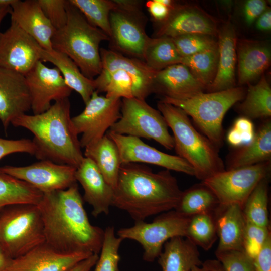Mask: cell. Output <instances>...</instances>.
<instances>
[{"label": "cell", "instance_id": "6da1fadb", "mask_svg": "<svg viewBox=\"0 0 271 271\" xmlns=\"http://www.w3.org/2000/svg\"><path fill=\"white\" fill-rule=\"evenodd\" d=\"M37 205L47 245L64 254L100 253L104 230L90 223L76 183L43 194Z\"/></svg>", "mask_w": 271, "mask_h": 271}, {"label": "cell", "instance_id": "7a4b0ae2", "mask_svg": "<svg viewBox=\"0 0 271 271\" xmlns=\"http://www.w3.org/2000/svg\"><path fill=\"white\" fill-rule=\"evenodd\" d=\"M182 193L170 170L155 173L139 163L122 164L112 206L126 212L135 221H144L174 210Z\"/></svg>", "mask_w": 271, "mask_h": 271}, {"label": "cell", "instance_id": "3957f363", "mask_svg": "<svg viewBox=\"0 0 271 271\" xmlns=\"http://www.w3.org/2000/svg\"><path fill=\"white\" fill-rule=\"evenodd\" d=\"M11 124L24 128L33 134L34 156L41 160L77 168L84 158L70 117L68 98L55 101L41 113L22 114Z\"/></svg>", "mask_w": 271, "mask_h": 271}, {"label": "cell", "instance_id": "277c9868", "mask_svg": "<svg viewBox=\"0 0 271 271\" xmlns=\"http://www.w3.org/2000/svg\"><path fill=\"white\" fill-rule=\"evenodd\" d=\"M157 107L173 132L177 156L193 168L197 178L203 181L225 170L219 149L196 130L183 110L161 100Z\"/></svg>", "mask_w": 271, "mask_h": 271}, {"label": "cell", "instance_id": "5b68a950", "mask_svg": "<svg viewBox=\"0 0 271 271\" xmlns=\"http://www.w3.org/2000/svg\"><path fill=\"white\" fill-rule=\"evenodd\" d=\"M102 68L93 79L95 91L106 97L145 99L153 90L156 71L142 60L100 48Z\"/></svg>", "mask_w": 271, "mask_h": 271}, {"label": "cell", "instance_id": "8992f818", "mask_svg": "<svg viewBox=\"0 0 271 271\" xmlns=\"http://www.w3.org/2000/svg\"><path fill=\"white\" fill-rule=\"evenodd\" d=\"M66 9L67 23L56 31L52 38V48L67 55L84 75L93 80L102 68L100 44L110 39L91 25L69 0L67 1Z\"/></svg>", "mask_w": 271, "mask_h": 271}, {"label": "cell", "instance_id": "52a82bcc", "mask_svg": "<svg viewBox=\"0 0 271 271\" xmlns=\"http://www.w3.org/2000/svg\"><path fill=\"white\" fill-rule=\"evenodd\" d=\"M245 92L242 87L201 93L184 100L163 97L161 101L183 110L193 119L203 135L219 149L223 144L222 121L227 111L242 100Z\"/></svg>", "mask_w": 271, "mask_h": 271}, {"label": "cell", "instance_id": "ba28073f", "mask_svg": "<svg viewBox=\"0 0 271 271\" xmlns=\"http://www.w3.org/2000/svg\"><path fill=\"white\" fill-rule=\"evenodd\" d=\"M44 243L43 220L37 205H11L0 212V245L12 259Z\"/></svg>", "mask_w": 271, "mask_h": 271}, {"label": "cell", "instance_id": "9c48e42d", "mask_svg": "<svg viewBox=\"0 0 271 271\" xmlns=\"http://www.w3.org/2000/svg\"><path fill=\"white\" fill-rule=\"evenodd\" d=\"M109 131L153 140L169 150L174 148L173 137L164 117L145 100L134 97L122 99L120 118Z\"/></svg>", "mask_w": 271, "mask_h": 271}, {"label": "cell", "instance_id": "30bf717a", "mask_svg": "<svg viewBox=\"0 0 271 271\" xmlns=\"http://www.w3.org/2000/svg\"><path fill=\"white\" fill-rule=\"evenodd\" d=\"M190 218L172 210L162 213L151 223L136 221L131 227L118 230L117 236L137 241L143 247V259L153 262L162 252L164 244L175 237H185Z\"/></svg>", "mask_w": 271, "mask_h": 271}, {"label": "cell", "instance_id": "8fae6325", "mask_svg": "<svg viewBox=\"0 0 271 271\" xmlns=\"http://www.w3.org/2000/svg\"><path fill=\"white\" fill-rule=\"evenodd\" d=\"M270 161L224 170L202 181L215 195L220 206L237 204L243 208L258 184L269 176Z\"/></svg>", "mask_w": 271, "mask_h": 271}, {"label": "cell", "instance_id": "7c38bea8", "mask_svg": "<svg viewBox=\"0 0 271 271\" xmlns=\"http://www.w3.org/2000/svg\"><path fill=\"white\" fill-rule=\"evenodd\" d=\"M98 93L94 91L83 111L71 118L76 133L82 134L81 148L100 141L121 116V99Z\"/></svg>", "mask_w": 271, "mask_h": 271}, {"label": "cell", "instance_id": "4fadbf2b", "mask_svg": "<svg viewBox=\"0 0 271 271\" xmlns=\"http://www.w3.org/2000/svg\"><path fill=\"white\" fill-rule=\"evenodd\" d=\"M76 168L49 160L26 166H5L0 172L31 185L43 194L66 189L76 183Z\"/></svg>", "mask_w": 271, "mask_h": 271}, {"label": "cell", "instance_id": "5bb4252c", "mask_svg": "<svg viewBox=\"0 0 271 271\" xmlns=\"http://www.w3.org/2000/svg\"><path fill=\"white\" fill-rule=\"evenodd\" d=\"M107 135L115 144L121 165L143 163L157 165L168 170L195 176L193 168L177 155L164 153L147 145L140 138L108 131Z\"/></svg>", "mask_w": 271, "mask_h": 271}, {"label": "cell", "instance_id": "9a60e30c", "mask_svg": "<svg viewBox=\"0 0 271 271\" xmlns=\"http://www.w3.org/2000/svg\"><path fill=\"white\" fill-rule=\"evenodd\" d=\"M25 77L31 96V110L33 114L46 111L53 101L68 98L72 91L56 67H48L41 60Z\"/></svg>", "mask_w": 271, "mask_h": 271}, {"label": "cell", "instance_id": "2e32d148", "mask_svg": "<svg viewBox=\"0 0 271 271\" xmlns=\"http://www.w3.org/2000/svg\"><path fill=\"white\" fill-rule=\"evenodd\" d=\"M37 41L15 22L0 33V67L25 75L39 60Z\"/></svg>", "mask_w": 271, "mask_h": 271}, {"label": "cell", "instance_id": "e0dca14e", "mask_svg": "<svg viewBox=\"0 0 271 271\" xmlns=\"http://www.w3.org/2000/svg\"><path fill=\"white\" fill-rule=\"evenodd\" d=\"M31 109V96L25 76L0 67V121L5 129Z\"/></svg>", "mask_w": 271, "mask_h": 271}, {"label": "cell", "instance_id": "ac0fdd59", "mask_svg": "<svg viewBox=\"0 0 271 271\" xmlns=\"http://www.w3.org/2000/svg\"><path fill=\"white\" fill-rule=\"evenodd\" d=\"M91 255L83 252L60 253L44 243L13 259L4 271H68Z\"/></svg>", "mask_w": 271, "mask_h": 271}, {"label": "cell", "instance_id": "d6986e66", "mask_svg": "<svg viewBox=\"0 0 271 271\" xmlns=\"http://www.w3.org/2000/svg\"><path fill=\"white\" fill-rule=\"evenodd\" d=\"M133 14L116 9L111 12L109 21L112 39L123 52L143 60L144 53L150 39L143 26Z\"/></svg>", "mask_w": 271, "mask_h": 271}, {"label": "cell", "instance_id": "ffe728a7", "mask_svg": "<svg viewBox=\"0 0 271 271\" xmlns=\"http://www.w3.org/2000/svg\"><path fill=\"white\" fill-rule=\"evenodd\" d=\"M75 178L84 190V200L92 207V215L97 217L101 214H108L114 190L91 159L84 157L76 168Z\"/></svg>", "mask_w": 271, "mask_h": 271}, {"label": "cell", "instance_id": "44dd1931", "mask_svg": "<svg viewBox=\"0 0 271 271\" xmlns=\"http://www.w3.org/2000/svg\"><path fill=\"white\" fill-rule=\"evenodd\" d=\"M11 21L47 50H52L56 30L42 11L37 0H14L11 5Z\"/></svg>", "mask_w": 271, "mask_h": 271}, {"label": "cell", "instance_id": "7402d4cb", "mask_svg": "<svg viewBox=\"0 0 271 271\" xmlns=\"http://www.w3.org/2000/svg\"><path fill=\"white\" fill-rule=\"evenodd\" d=\"M205 89L189 69L179 63L156 72L153 93L163 97L184 100L204 92Z\"/></svg>", "mask_w": 271, "mask_h": 271}, {"label": "cell", "instance_id": "603a6c76", "mask_svg": "<svg viewBox=\"0 0 271 271\" xmlns=\"http://www.w3.org/2000/svg\"><path fill=\"white\" fill-rule=\"evenodd\" d=\"M216 31L212 21L200 11L187 7H176L162 22L156 37L173 38L191 34L212 36Z\"/></svg>", "mask_w": 271, "mask_h": 271}, {"label": "cell", "instance_id": "cb8c5ba5", "mask_svg": "<svg viewBox=\"0 0 271 271\" xmlns=\"http://www.w3.org/2000/svg\"><path fill=\"white\" fill-rule=\"evenodd\" d=\"M215 218L219 238L216 250H243L246 221L242 208L237 204L220 206Z\"/></svg>", "mask_w": 271, "mask_h": 271}, {"label": "cell", "instance_id": "d4e9b609", "mask_svg": "<svg viewBox=\"0 0 271 271\" xmlns=\"http://www.w3.org/2000/svg\"><path fill=\"white\" fill-rule=\"evenodd\" d=\"M218 44V61L215 77L209 92L220 91L234 87L236 62V37L234 27L228 24L221 30Z\"/></svg>", "mask_w": 271, "mask_h": 271}, {"label": "cell", "instance_id": "484cf974", "mask_svg": "<svg viewBox=\"0 0 271 271\" xmlns=\"http://www.w3.org/2000/svg\"><path fill=\"white\" fill-rule=\"evenodd\" d=\"M163 248L158 257L162 271H190L202 265L197 246L186 237L171 238Z\"/></svg>", "mask_w": 271, "mask_h": 271}, {"label": "cell", "instance_id": "4316f807", "mask_svg": "<svg viewBox=\"0 0 271 271\" xmlns=\"http://www.w3.org/2000/svg\"><path fill=\"white\" fill-rule=\"evenodd\" d=\"M39 52L40 60L53 64L60 72L66 84L81 96L86 104L95 91L93 79L84 75L76 63L63 53L42 47Z\"/></svg>", "mask_w": 271, "mask_h": 271}, {"label": "cell", "instance_id": "83f0119b", "mask_svg": "<svg viewBox=\"0 0 271 271\" xmlns=\"http://www.w3.org/2000/svg\"><path fill=\"white\" fill-rule=\"evenodd\" d=\"M271 122L267 120L258 128L253 140L235 152L228 169H234L270 161Z\"/></svg>", "mask_w": 271, "mask_h": 271}, {"label": "cell", "instance_id": "f1b7e54d", "mask_svg": "<svg viewBox=\"0 0 271 271\" xmlns=\"http://www.w3.org/2000/svg\"><path fill=\"white\" fill-rule=\"evenodd\" d=\"M238 59V83H249L269 66L270 50L263 44L244 41L239 46Z\"/></svg>", "mask_w": 271, "mask_h": 271}, {"label": "cell", "instance_id": "f546056e", "mask_svg": "<svg viewBox=\"0 0 271 271\" xmlns=\"http://www.w3.org/2000/svg\"><path fill=\"white\" fill-rule=\"evenodd\" d=\"M83 155L94 162L107 183L114 191L121 165L114 142L106 134L100 141L85 148Z\"/></svg>", "mask_w": 271, "mask_h": 271}, {"label": "cell", "instance_id": "4dcf8cb0", "mask_svg": "<svg viewBox=\"0 0 271 271\" xmlns=\"http://www.w3.org/2000/svg\"><path fill=\"white\" fill-rule=\"evenodd\" d=\"M219 207L215 195L202 183L182 191L174 210L184 217L190 218L200 214H215Z\"/></svg>", "mask_w": 271, "mask_h": 271}, {"label": "cell", "instance_id": "1f68e13d", "mask_svg": "<svg viewBox=\"0 0 271 271\" xmlns=\"http://www.w3.org/2000/svg\"><path fill=\"white\" fill-rule=\"evenodd\" d=\"M43 196V193L31 185L0 172V212L11 205H37Z\"/></svg>", "mask_w": 271, "mask_h": 271}, {"label": "cell", "instance_id": "d6a6232c", "mask_svg": "<svg viewBox=\"0 0 271 271\" xmlns=\"http://www.w3.org/2000/svg\"><path fill=\"white\" fill-rule=\"evenodd\" d=\"M238 110L249 119L268 118L271 115V88L264 76L255 85H249Z\"/></svg>", "mask_w": 271, "mask_h": 271}, {"label": "cell", "instance_id": "836d02e7", "mask_svg": "<svg viewBox=\"0 0 271 271\" xmlns=\"http://www.w3.org/2000/svg\"><path fill=\"white\" fill-rule=\"evenodd\" d=\"M180 55L171 38H150L143 61L151 69L159 71L170 66L181 63Z\"/></svg>", "mask_w": 271, "mask_h": 271}, {"label": "cell", "instance_id": "e575fe53", "mask_svg": "<svg viewBox=\"0 0 271 271\" xmlns=\"http://www.w3.org/2000/svg\"><path fill=\"white\" fill-rule=\"evenodd\" d=\"M218 61L217 47L182 57L181 63L189 69L194 77L205 89H209L216 74Z\"/></svg>", "mask_w": 271, "mask_h": 271}, {"label": "cell", "instance_id": "d590c367", "mask_svg": "<svg viewBox=\"0 0 271 271\" xmlns=\"http://www.w3.org/2000/svg\"><path fill=\"white\" fill-rule=\"evenodd\" d=\"M268 177L261 180L247 199L242 208L246 222L270 227L268 218Z\"/></svg>", "mask_w": 271, "mask_h": 271}, {"label": "cell", "instance_id": "8d00e7d4", "mask_svg": "<svg viewBox=\"0 0 271 271\" xmlns=\"http://www.w3.org/2000/svg\"><path fill=\"white\" fill-rule=\"evenodd\" d=\"M92 26L99 29L110 39L111 30L109 16L117 8L114 1L69 0Z\"/></svg>", "mask_w": 271, "mask_h": 271}, {"label": "cell", "instance_id": "74e56055", "mask_svg": "<svg viewBox=\"0 0 271 271\" xmlns=\"http://www.w3.org/2000/svg\"><path fill=\"white\" fill-rule=\"evenodd\" d=\"M185 237L204 250L211 249L218 238L215 214H200L190 217Z\"/></svg>", "mask_w": 271, "mask_h": 271}, {"label": "cell", "instance_id": "f35d334b", "mask_svg": "<svg viewBox=\"0 0 271 271\" xmlns=\"http://www.w3.org/2000/svg\"><path fill=\"white\" fill-rule=\"evenodd\" d=\"M122 241V238L116 236L113 226L106 228L100 255L94 271H120L119 249Z\"/></svg>", "mask_w": 271, "mask_h": 271}, {"label": "cell", "instance_id": "ab89813d", "mask_svg": "<svg viewBox=\"0 0 271 271\" xmlns=\"http://www.w3.org/2000/svg\"><path fill=\"white\" fill-rule=\"evenodd\" d=\"M177 51L182 57L218 47V44L210 36L191 34L172 38Z\"/></svg>", "mask_w": 271, "mask_h": 271}, {"label": "cell", "instance_id": "60d3db41", "mask_svg": "<svg viewBox=\"0 0 271 271\" xmlns=\"http://www.w3.org/2000/svg\"><path fill=\"white\" fill-rule=\"evenodd\" d=\"M270 236V227L246 222L243 242V251L253 260Z\"/></svg>", "mask_w": 271, "mask_h": 271}, {"label": "cell", "instance_id": "b9f144b4", "mask_svg": "<svg viewBox=\"0 0 271 271\" xmlns=\"http://www.w3.org/2000/svg\"><path fill=\"white\" fill-rule=\"evenodd\" d=\"M215 255L224 271H255L253 260L243 250H216Z\"/></svg>", "mask_w": 271, "mask_h": 271}, {"label": "cell", "instance_id": "7bdbcfd3", "mask_svg": "<svg viewBox=\"0 0 271 271\" xmlns=\"http://www.w3.org/2000/svg\"><path fill=\"white\" fill-rule=\"evenodd\" d=\"M44 14L56 30L62 28L67 21L66 0H37Z\"/></svg>", "mask_w": 271, "mask_h": 271}, {"label": "cell", "instance_id": "ee69618b", "mask_svg": "<svg viewBox=\"0 0 271 271\" xmlns=\"http://www.w3.org/2000/svg\"><path fill=\"white\" fill-rule=\"evenodd\" d=\"M35 151L32 140L26 139L8 140L0 138V160L15 153H26L34 155Z\"/></svg>", "mask_w": 271, "mask_h": 271}, {"label": "cell", "instance_id": "f6af8a7d", "mask_svg": "<svg viewBox=\"0 0 271 271\" xmlns=\"http://www.w3.org/2000/svg\"><path fill=\"white\" fill-rule=\"evenodd\" d=\"M266 9V3L264 1H247L243 7V14L247 24L251 25Z\"/></svg>", "mask_w": 271, "mask_h": 271}, {"label": "cell", "instance_id": "bcb514c9", "mask_svg": "<svg viewBox=\"0 0 271 271\" xmlns=\"http://www.w3.org/2000/svg\"><path fill=\"white\" fill-rule=\"evenodd\" d=\"M255 271H271V236L253 259Z\"/></svg>", "mask_w": 271, "mask_h": 271}, {"label": "cell", "instance_id": "7dc6e473", "mask_svg": "<svg viewBox=\"0 0 271 271\" xmlns=\"http://www.w3.org/2000/svg\"><path fill=\"white\" fill-rule=\"evenodd\" d=\"M233 127L240 134L244 146L253 140L255 132L253 124L250 119L245 117L238 118L235 121Z\"/></svg>", "mask_w": 271, "mask_h": 271}, {"label": "cell", "instance_id": "c3c4849f", "mask_svg": "<svg viewBox=\"0 0 271 271\" xmlns=\"http://www.w3.org/2000/svg\"><path fill=\"white\" fill-rule=\"evenodd\" d=\"M146 7L153 19L163 22L169 16L171 10L159 0H150L146 3Z\"/></svg>", "mask_w": 271, "mask_h": 271}, {"label": "cell", "instance_id": "681fc988", "mask_svg": "<svg viewBox=\"0 0 271 271\" xmlns=\"http://www.w3.org/2000/svg\"><path fill=\"white\" fill-rule=\"evenodd\" d=\"M98 254H93L82 260L68 271H90L95 265L98 258Z\"/></svg>", "mask_w": 271, "mask_h": 271}, {"label": "cell", "instance_id": "f907efd6", "mask_svg": "<svg viewBox=\"0 0 271 271\" xmlns=\"http://www.w3.org/2000/svg\"><path fill=\"white\" fill-rule=\"evenodd\" d=\"M256 27L260 31H267L271 29V11L266 10L258 18Z\"/></svg>", "mask_w": 271, "mask_h": 271}, {"label": "cell", "instance_id": "816d5d0a", "mask_svg": "<svg viewBox=\"0 0 271 271\" xmlns=\"http://www.w3.org/2000/svg\"><path fill=\"white\" fill-rule=\"evenodd\" d=\"M12 259L0 245V271H4Z\"/></svg>", "mask_w": 271, "mask_h": 271}, {"label": "cell", "instance_id": "f5cc1de1", "mask_svg": "<svg viewBox=\"0 0 271 271\" xmlns=\"http://www.w3.org/2000/svg\"><path fill=\"white\" fill-rule=\"evenodd\" d=\"M209 271H224L220 263L217 259H209L203 262Z\"/></svg>", "mask_w": 271, "mask_h": 271}, {"label": "cell", "instance_id": "db71d44e", "mask_svg": "<svg viewBox=\"0 0 271 271\" xmlns=\"http://www.w3.org/2000/svg\"><path fill=\"white\" fill-rule=\"evenodd\" d=\"M11 12V5H0V24L4 18Z\"/></svg>", "mask_w": 271, "mask_h": 271}, {"label": "cell", "instance_id": "11a10c76", "mask_svg": "<svg viewBox=\"0 0 271 271\" xmlns=\"http://www.w3.org/2000/svg\"><path fill=\"white\" fill-rule=\"evenodd\" d=\"M190 271H209L203 264L200 266H195Z\"/></svg>", "mask_w": 271, "mask_h": 271}, {"label": "cell", "instance_id": "9f6ffc18", "mask_svg": "<svg viewBox=\"0 0 271 271\" xmlns=\"http://www.w3.org/2000/svg\"><path fill=\"white\" fill-rule=\"evenodd\" d=\"M14 0H0V5H11Z\"/></svg>", "mask_w": 271, "mask_h": 271}]
</instances>
